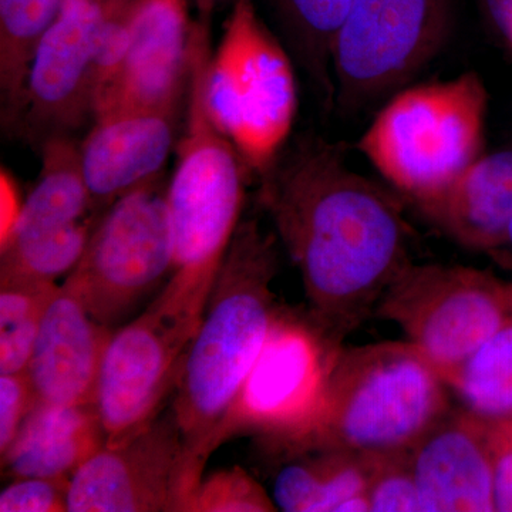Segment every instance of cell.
<instances>
[{
	"label": "cell",
	"instance_id": "19",
	"mask_svg": "<svg viewBox=\"0 0 512 512\" xmlns=\"http://www.w3.org/2000/svg\"><path fill=\"white\" fill-rule=\"evenodd\" d=\"M417 207L463 247L503 244L512 221V150L477 158L446 190Z\"/></svg>",
	"mask_w": 512,
	"mask_h": 512
},
{
	"label": "cell",
	"instance_id": "32",
	"mask_svg": "<svg viewBox=\"0 0 512 512\" xmlns=\"http://www.w3.org/2000/svg\"><path fill=\"white\" fill-rule=\"evenodd\" d=\"M488 16L512 46V0H483Z\"/></svg>",
	"mask_w": 512,
	"mask_h": 512
},
{
	"label": "cell",
	"instance_id": "23",
	"mask_svg": "<svg viewBox=\"0 0 512 512\" xmlns=\"http://www.w3.org/2000/svg\"><path fill=\"white\" fill-rule=\"evenodd\" d=\"M62 5L63 0H0V93L8 127L18 121L36 47Z\"/></svg>",
	"mask_w": 512,
	"mask_h": 512
},
{
	"label": "cell",
	"instance_id": "9",
	"mask_svg": "<svg viewBox=\"0 0 512 512\" xmlns=\"http://www.w3.org/2000/svg\"><path fill=\"white\" fill-rule=\"evenodd\" d=\"M450 384L480 346L512 320V291L466 266L407 265L377 305Z\"/></svg>",
	"mask_w": 512,
	"mask_h": 512
},
{
	"label": "cell",
	"instance_id": "7",
	"mask_svg": "<svg viewBox=\"0 0 512 512\" xmlns=\"http://www.w3.org/2000/svg\"><path fill=\"white\" fill-rule=\"evenodd\" d=\"M212 286L171 275L146 311L114 330L94 402L107 446L136 436L163 412L165 397L177 389Z\"/></svg>",
	"mask_w": 512,
	"mask_h": 512
},
{
	"label": "cell",
	"instance_id": "31",
	"mask_svg": "<svg viewBox=\"0 0 512 512\" xmlns=\"http://www.w3.org/2000/svg\"><path fill=\"white\" fill-rule=\"evenodd\" d=\"M19 188L12 174L2 167L0 174V245L9 238L23 208Z\"/></svg>",
	"mask_w": 512,
	"mask_h": 512
},
{
	"label": "cell",
	"instance_id": "12",
	"mask_svg": "<svg viewBox=\"0 0 512 512\" xmlns=\"http://www.w3.org/2000/svg\"><path fill=\"white\" fill-rule=\"evenodd\" d=\"M42 167L19 220L0 245V278L56 282L79 264L101 215L93 207L70 136L42 144Z\"/></svg>",
	"mask_w": 512,
	"mask_h": 512
},
{
	"label": "cell",
	"instance_id": "4",
	"mask_svg": "<svg viewBox=\"0 0 512 512\" xmlns=\"http://www.w3.org/2000/svg\"><path fill=\"white\" fill-rule=\"evenodd\" d=\"M487 92L477 73L394 93L357 141L370 165L414 204L483 156Z\"/></svg>",
	"mask_w": 512,
	"mask_h": 512
},
{
	"label": "cell",
	"instance_id": "36",
	"mask_svg": "<svg viewBox=\"0 0 512 512\" xmlns=\"http://www.w3.org/2000/svg\"><path fill=\"white\" fill-rule=\"evenodd\" d=\"M100 2H116V0H100Z\"/></svg>",
	"mask_w": 512,
	"mask_h": 512
},
{
	"label": "cell",
	"instance_id": "21",
	"mask_svg": "<svg viewBox=\"0 0 512 512\" xmlns=\"http://www.w3.org/2000/svg\"><path fill=\"white\" fill-rule=\"evenodd\" d=\"M282 454L286 461L272 483L276 510L336 512L348 498L367 494L372 461L318 448Z\"/></svg>",
	"mask_w": 512,
	"mask_h": 512
},
{
	"label": "cell",
	"instance_id": "25",
	"mask_svg": "<svg viewBox=\"0 0 512 512\" xmlns=\"http://www.w3.org/2000/svg\"><path fill=\"white\" fill-rule=\"evenodd\" d=\"M59 286L29 278H0V375L26 372L47 306Z\"/></svg>",
	"mask_w": 512,
	"mask_h": 512
},
{
	"label": "cell",
	"instance_id": "3",
	"mask_svg": "<svg viewBox=\"0 0 512 512\" xmlns=\"http://www.w3.org/2000/svg\"><path fill=\"white\" fill-rule=\"evenodd\" d=\"M446 386L410 342L340 350L318 419L275 453L318 448L367 461L410 453L450 412Z\"/></svg>",
	"mask_w": 512,
	"mask_h": 512
},
{
	"label": "cell",
	"instance_id": "20",
	"mask_svg": "<svg viewBox=\"0 0 512 512\" xmlns=\"http://www.w3.org/2000/svg\"><path fill=\"white\" fill-rule=\"evenodd\" d=\"M107 446L96 403L52 406L35 403L8 450V477H69Z\"/></svg>",
	"mask_w": 512,
	"mask_h": 512
},
{
	"label": "cell",
	"instance_id": "17",
	"mask_svg": "<svg viewBox=\"0 0 512 512\" xmlns=\"http://www.w3.org/2000/svg\"><path fill=\"white\" fill-rule=\"evenodd\" d=\"M113 333L64 281L47 306L26 369L35 403L96 402L101 363Z\"/></svg>",
	"mask_w": 512,
	"mask_h": 512
},
{
	"label": "cell",
	"instance_id": "1",
	"mask_svg": "<svg viewBox=\"0 0 512 512\" xmlns=\"http://www.w3.org/2000/svg\"><path fill=\"white\" fill-rule=\"evenodd\" d=\"M258 177L259 202L301 272L309 315L339 345L410 265L402 207L320 138L285 146Z\"/></svg>",
	"mask_w": 512,
	"mask_h": 512
},
{
	"label": "cell",
	"instance_id": "15",
	"mask_svg": "<svg viewBox=\"0 0 512 512\" xmlns=\"http://www.w3.org/2000/svg\"><path fill=\"white\" fill-rule=\"evenodd\" d=\"M126 16L127 56L100 94L94 117L117 110L177 106L187 92L194 29L187 2L128 0Z\"/></svg>",
	"mask_w": 512,
	"mask_h": 512
},
{
	"label": "cell",
	"instance_id": "18",
	"mask_svg": "<svg viewBox=\"0 0 512 512\" xmlns=\"http://www.w3.org/2000/svg\"><path fill=\"white\" fill-rule=\"evenodd\" d=\"M421 511H494L491 427L448 412L410 451Z\"/></svg>",
	"mask_w": 512,
	"mask_h": 512
},
{
	"label": "cell",
	"instance_id": "14",
	"mask_svg": "<svg viewBox=\"0 0 512 512\" xmlns=\"http://www.w3.org/2000/svg\"><path fill=\"white\" fill-rule=\"evenodd\" d=\"M194 495L173 409L70 478V512H188Z\"/></svg>",
	"mask_w": 512,
	"mask_h": 512
},
{
	"label": "cell",
	"instance_id": "24",
	"mask_svg": "<svg viewBox=\"0 0 512 512\" xmlns=\"http://www.w3.org/2000/svg\"><path fill=\"white\" fill-rule=\"evenodd\" d=\"M448 386L463 412L487 426L512 420V320L468 357Z\"/></svg>",
	"mask_w": 512,
	"mask_h": 512
},
{
	"label": "cell",
	"instance_id": "13",
	"mask_svg": "<svg viewBox=\"0 0 512 512\" xmlns=\"http://www.w3.org/2000/svg\"><path fill=\"white\" fill-rule=\"evenodd\" d=\"M116 2L63 0L36 47L15 127L42 146L70 136L96 109V57Z\"/></svg>",
	"mask_w": 512,
	"mask_h": 512
},
{
	"label": "cell",
	"instance_id": "29",
	"mask_svg": "<svg viewBox=\"0 0 512 512\" xmlns=\"http://www.w3.org/2000/svg\"><path fill=\"white\" fill-rule=\"evenodd\" d=\"M33 406L35 396L28 373L0 375V454L15 440Z\"/></svg>",
	"mask_w": 512,
	"mask_h": 512
},
{
	"label": "cell",
	"instance_id": "28",
	"mask_svg": "<svg viewBox=\"0 0 512 512\" xmlns=\"http://www.w3.org/2000/svg\"><path fill=\"white\" fill-rule=\"evenodd\" d=\"M69 488V477L13 478V483L0 493V511H69Z\"/></svg>",
	"mask_w": 512,
	"mask_h": 512
},
{
	"label": "cell",
	"instance_id": "37",
	"mask_svg": "<svg viewBox=\"0 0 512 512\" xmlns=\"http://www.w3.org/2000/svg\"><path fill=\"white\" fill-rule=\"evenodd\" d=\"M205 2H208V5H210V0H205Z\"/></svg>",
	"mask_w": 512,
	"mask_h": 512
},
{
	"label": "cell",
	"instance_id": "5",
	"mask_svg": "<svg viewBox=\"0 0 512 512\" xmlns=\"http://www.w3.org/2000/svg\"><path fill=\"white\" fill-rule=\"evenodd\" d=\"M211 56L207 26L194 25L187 123L178 144L177 167L167 188L174 239L173 274L200 282H215L241 222L247 168L208 111Z\"/></svg>",
	"mask_w": 512,
	"mask_h": 512
},
{
	"label": "cell",
	"instance_id": "27",
	"mask_svg": "<svg viewBox=\"0 0 512 512\" xmlns=\"http://www.w3.org/2000/svg\"><path fill=\"white\" fill-rule=\"evenodd\" d=\"M372 463L367 497L373 512L421 511L410 453Z\"/></svg>",
	"mask_w": 512,
	"mask_h": 512
},
{
	"label": "cell",
	"instance_id": "6",
	"mask_svg": "<svg viewBox=\"0 0 512 512\" xmlns=\"http://www.w3.org/2000/svg\"><path fill=\"white\" fill-rule=\"evenodd\" d=\"M207 107L248 170L264 173L284 150L298 111L291 53L252 0H237L211 56Z\"/></svg>",
	"mask_w": 512,
	"mask_h": 512
},
{
	"label": "cell",
	"instance_id": "26",
	"mask_svg": "<svg viewBox=\"0 0 512 512\" xmlns=\"http://www.w3.org/2000/svg\"><path fill=\"white\" fill-rule=\"evenodd\" d=\"M276 511L271 495L241 467L224 468L202 477L188 512Z\"/></svg>",
	"mask_w": 512,
	"mask_h": 512
},
{
	"label": "cell",
	"instance_id": "8",
	"mask_svg": "<svg viewBox=\"0 0 512 512\" xmlns=\"http://www.w3.org/2000/svg\"><path fill=\"white\" fill-rule=\"evenodd\" d=\"M340 352L309 313L276 308L271 328L218 444L251 434L272 451L302 439L318 419Z\"/></svg>",
	"mask_w": 512,
	"mask_h": 512
},
{
	"label": "cell",
	"instance_id": "35",
	"mask_svg": "<svg viewBox=\"0 0 512 512\" xmlns=\"http://www.w3.org/2000/svg\"><path fill=\"white\" fill-rule=\"evenodd\" d=\"M505 426L508 427V429H510L512 431V420L511 421H508V423H504Z\"/></svg>",
	"mask_w": 512,
	"mask_h": 512
},
{
	"label": "cell",
	"instance_id": "2",
	"mask_svg": "<svg viewBox=\"0 0 512 512\" xmlns=\"http://www.w3.org/2000/svg\"><path fill=\"white\" fill-rule=\"evenodd\" d=\"M278 238L241 220L220 266L200 328L177 384L173 412L183 436L192 488L264 346L276 306Z\"/></svg>",
	"mask_w": 512,
	"mask_h": 512
},
{
	"label": "cell",
	"instance_id": "30",
	"mask_svg": "<svg viewBox=\"0 0 512 512\" xmlns=\"http://www.w3.org/2000/svg\"><path fill=\"white\" fill-rule=\"evenodd\" d=\"M490 427L494 511L512 512V431L505 424Z\"/></svg>",
	"mask_w": 512,
	"mask_h": 512
},
{
	"label": "cell",
	"instance_id": "34",
	"mask_svg": "<svg viewBox=\"0 0 512 512\" xmlns=\"http://www.w3.org/2000/svg\"><path fill=\"white\" fill-rule=\"evenodd\" d=\"M505 242H508V244H510L512 247V221L510 224V228H508L507 239H505Z\"/></svg>",
	"mask_w": 512,
	"mask_h": 512
},
{
	"label": "cell",
	"instance_id": "11",
	"mask_svg": "<svg viewBox=\"0 0 512 512\" xmlns=\"http://www.w3.org/2000/svg\"><path fill=\"white\" fill-rule=\"evenodd\" d=\"M451 29V0H353L333 49L336 104L372 106L431 62Z\"/></svg>",
	"mask_w": 512,
	"mask_h": 512
},
{
	"label": "cell",
	"instance_id": "10",
	"mask_svg": "<svg viewBox=\"0 0 512 512\" xmlns=\"http://www.w3.org/2000/svg\"><path fill=\"white\" fill-rule=\"evenodd\" d=\"M167 188L158 177L113 202L67 275L94 318L111 329L173 274Z\"/></svg>",
	"mask_w": 512,
	"mask_h": 512
},
{
	"label": "cell",
	"instance_id": "16",
	"mask_svg": "<svg viewBox=\"0 0 512 512\" xmlns=\"http://www.w3.org/2000/svg\"><path fill=\"white\" fill-rule=\"evenodd\" d=\"M177 106L110 111L94 117L80 163L96 212L156 180L173 150Z\"/></svg>",
	"mask_w": 512,
	"mask_h": 512
},
{
	"label": "cell",
	"instance_id": "33",
	"mask_svg": "<svg viewBox=\"0 0 512 512\" xmlns=\"http://www.w3.org/2000/svg\"><path fill=\"white\" fill-rule=\"evenodd\" d=\"M372 511L370 507L369 497L367 494L355 495V497L348 498L339 505L336 512H367Z\"/></svg>",
	"mask_w": 512,
	"mask_h": 512
},
{
	"label": "cell",
	"instance_id": "22",
	"mask_svg": "<svg viewBox=\"0 0 512 512\" xmlns=\"http://www.w3.org/2000/svg\"><path fill=\"white\" fill-rule=\"evenodd\" d=\"M289 53L311 77L326 103L335 100L333 49L353 0H271Z\"/></svg>",
	"mask_w": 512,
	"mask_h": 512
}]
</instances>
